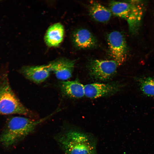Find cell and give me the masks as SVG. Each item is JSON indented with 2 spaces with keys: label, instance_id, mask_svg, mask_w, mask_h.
I'll return each instance as SVG.
<instances>
[{
  "label": "cell",
  "instance_id": "obj_1",
  "mask_svg": "<svg viewBox=\"0 0 154 154\" xmlns=\"http://www.w3.org/2000/svg\"><path fill=\"white\" fill-rule=\"evenodd\" d=\"M54 114L37 119L20 116L10 118L0 136V142L6 147L13 145L32 132L38 125Z\"/></svg>",
  "mask_w": 154,
  "mask_h": 154
},
{
  "label": "cell",
  "instance_id": "obj_2",
  "mask_svg": "<svg viewBox=\"0 0 154 154\" xmlns=\"http://www.w3.org/2000/svg\"><path fill=\"white\" fill-rule=\"evenodd\" d=\"M56 139L65 154H97L96 140L88 133L71 129L58 135Z\"/></svg>",
  "mask_w": 154,
  "mask_h": 154
},
{
  "label": "cell",
  "instance_id": "obj_3",
  "mask_svg": "<svg viewBox=\"0 0 154 154\" xmlns=\"http://www.w3.org/2000/svg\"><path fill=\"white\" fill-rule=\"evenodd\" d=\"M19 114L30 117L33 114L20 102L11 87L7 71L0 73V115Z\"/></svg>",
  "mask_w": 154,
  "mask_h": 154
},
{
  "label": "cell",
  "instance_id": "obj_4",
  "mask_svg": "<svg viewBox=\"0 0 154 154\" xmlns=\"http://www.w3.org/2000/svg\"><path fill=\"white\" fill-rule=\"evenodd\" d=\"M107 39L111 56L119 66L126 59L127 54V44L123 35L114 31L109 33Z\"/></svg>",
  "mask_w": 154,
  "mask_h": 154
},
{
  "label": "cell",
  "instance_id": "obj_5",
  "mask_svg": "<svg viewBox=\"0 0 154 154\" xmlns=\"http://www.w3.org/2000/svg\"><path fill=\"white\" fill-rule=\"evenodd\" d=\"M119 66L117 62L114 60L96 59L90 62L89 68L91 75L94 78L106 80L115 73Z\"/></svg>",
  "mask_w": 154,
  "mask_h": 154
},
{
  "label": "cell",
  "instance_id": "obj_6",
  "mask_svg": "<svg viewBox=\"0 0 154 154\" xmlns=\"http://www.w3.org/2000/svg\"><path fill=\"white\" fill-rule=\"evenodd\" d=\"M75 62L66 58H60L48 64L51 72L58 79L66 81L72 76Z\"/></svg>",
  "mask_w": 154,
  "mask_h": 154
},
{
  "label": "cell",
  "instance_id": "obj_7",
  "mask_svg": "<svg viewBox=\"0 0 154 154\" xmlns=\"http://www.w3.org/2000/svg\"><path fill=\"white\" fill-rule=\"evenodd\" d=\"M119 89L115 84L94 83L84 85L85 96L90 98H96L113 94Z\"/></svg>",
  "mask_w": 154,
  "mask_h": 154
},
{
  "label": "cell",
  "instance_id": "obj_8",
  "mask_svg": "<svg viewBox=\"0 0 154 154\" xmlns=\"http://www.w3.org/2000/svg\"><path fill=\"white\" fill-rule=\"evenodd\" d=\"M20 71L27 79L37 83L44 81L51 72L48 64L25 66L21 69Z\"/></svg>",
  "mask_w": 154,
  "mask_h": 154
},
{
  "label": "cell",
  "instance_id": "obj_9",
  "mask_svg": "<svg viewBox=\"0 0 154 154\" xmlns=\"http://www.w3.org/2000/svg\"><path fill=\"white\" fill-rule=\"evenodd\" d=\"M74 46L80 49L92 48L97 45L95 37L88 30L81 29L76 31L72 36Z\"/></svg>",
  "mask_w": 154,
  "mask_h": 154
},
{
  "label": "cell",
  "instance_id": "obj_10",
  "mask_svg": "<svg viewBox=\"0 0 154 154\" xmlns=\"http://www.w3.org/2000/svg\"><path fill=\"white\" fill-rule=\"evenodd\" d=\"M132 7L130 14L126 19L130 32L135 33L138 31L144 12L143 2L140 1H131Z\"/></svg>",
  "mask_w": 154,
  "mask_h": 154
},
{
  "label": "cell",
  "instance_id": "obj_11",
  "mask_svg": "<svg viewBox=\"0 0 154 154\" xmlns=\"http://www.w3.org/2000/svg\"><path fill=\"white\" fill-rule=\"evenodd\" d=\"M60 84L61 90L66 96L76 98L85 96L84 85L77 80L63 81Z\"/></svg>",
  "mask_w": 154,
  "mask_h": 154
},
{
  "label": "cell",
  "instance_id": "obj_12",
  "mask_svg": "<svg viewBox=\"0 0 154 154\" xmlns=\"http://www.w3.org/2000/svg\"><path fill=\"white\" fill-rule=\"evenodd\" d=\"M64 35V29L60 23H55L48 29L44 37L45 42L50 47H56L62 42Z\"/></svg>",
  "mask_w": 154,
  "mask_h": 154
},
{
  "label": "cell",
  "instance_id": "obj_13",
  "mask_svg": "<svg viewBox=\"0 0 154 154\" xmlns=\"http://www.w3.org/2000/svg\"><path fill=\"white\" fill-rule=\"evenodd\" d=\"M138 89L144 96L154 99V76L144 75L135 78Z\"/></svg>",
  "mask_w": 154,
  "mask_h": 154
},
{
  "label": "cell",
  "instance_id": "obj_14",
  "mask_svg": "<svg viewBox=\"0 0 154 154\" xmlns=\"http://www.w3.org/2000/svg\"><path fill=\"white\" fill-rule=\"evenodd\" d=\"M91 16L96 21L102 23L108 21L112 13L110 10L96 2L91 1L89 7Z\"/></svg>",
  "mask_w": 154,
  "mask_h": 154
},
{
  "label": "cell",
  "instance_id": "obj_15",
  "mask_svg": "<svg viewBox=\"0 0 154 154\" xmlns=\"http://www.w3.org/2000/svg\"><path fill=\"white\" fill-rule=\"evenodd\" d=\"M112 14L117 17L127 19L132 7L131 1L128 2L111 1L109 4Z\"/></svg>",
  "mask_w": 154,
  "mask_h": 154
}]
</instances>
